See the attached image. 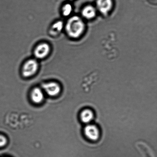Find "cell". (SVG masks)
<instances>
[{
    "label": "cell",
    "instance_id": "cell-4",
    "mask_svg": "<svg viewBox=\"0 0 157 157\" xmlns=\"http://www.w3.org/2000/svg\"><path fill=\"white\" fill-rule=\"evenodd\" d=\"M84 133L86 137L91 141L98 140L100 136L99 129L94 124H88L84 128Z\"/></svg>",
    "mask_w": 157,
    "mask_h": 157
},
{
    "label": "cell",
    "instance_id": "cell-11",
    "mask_svg": "<svg viewBox=\"0 0 157 157\" xmlns=\"http://www.w3.org/2000/svg\"><path fill=\"white\" fill-rule=\"evenodd\" d=\"M136 147L144 154L145 157H152L151 153L147 144L142 141H138L136 143Z\"/></svg>",
    "mask_w": 157,
    "mask_h": 157
},
{
    "label": "cell",
    "instance_id": "cell-12",
    "mask_svg": "<svg viewBox=\"0 0 157 157\" xmlns=\"http://www.w3.org/2000/svg\"><path fill=\"white\" fill-rule=\"evenodd\" d=\"M73 11V7L71 4L69 3L64 4L61 9V12L63 16H69L72 13Z\"/></svg>",
    "mask_w": 157,
    "mask_h": 157
},
{
    "label": "cell",
    "instance_id": "cell-2",
    "mask_svg": "<svg viewBox=\"0 0 157 157\" xmlns=\"http://www.w3.org/2000/svg\"><path fill=\"white\" fill-rule=\"evenodd\" d=\"M39 64L36 59H30L24 63L21 69V74L25 78L31 77L37 72Z\"/></svg>",
    "mask_w": 157,
    "mask_h": 157
},
{
    "label": "cell",
    "instance_id": "cell-6",
    "mask_svg": "<svg viewBox=\"0 0 157 157\" xmlns=\"http://www.w3.org/2000/svg\"><path fill=\"white\" fill-rule=\"evenodd\" d=\"M97 7L101 13L106 14L112 9V0H97Z\"/></svg>",
    "mask_w": 157,
    "mask_h": 157
},
{
    "label": "cell",
    "instance_id": "cell-7",
    "mask_svg": "<svg viewBox=\"0 0 157 157\" xmlns=\"http://www.w3.org/2000/svg\"><path fill=\"white\" fill-rule=\"evenodd\" d=\"M31 98L33 102L40 104L44 101V95L42 90L39 88L36 87L32 90Z\"/></svg>",
    "mask_w": 157,
    "mask_h": 157
},
{
    "label": "cell",
    "instance_id": "cell-10",
    "mask_svg": "<svg viewBox=\"0 0 157 157\" xmlns=\"http://www.w3.org/2000/svg\"><path fill=\"white\" fill-rule=\"evenodd\" d=\"M82 13L83 16L87 19H92L95 16L96 10L92 6H88L83 9Z\"/></svg>",
    "mask_w": 157,
    "mask_h": 157
},
{
    "label": "cell",
    "instance_id": "cell-5",
    "mask_svg": "<svg viewBox=\"0 0 157 157\" xmlns=\"http://www.w3.org/2000/svg\"><path fill=\"white\" fill-rule=\"evenodd\" d=\"M43 89L49 96L55 97L58 95L61 92L60 86L58 83L50 82L42 85Z\"/></svg>",
    "mask_w": 157,
    "mask_h": 157
},
{
    "label": "cell",
    "instance_id": "cell-13",
    "mask_svg": "<svg viewBox=\"0 0 157 157\" xmlns=\"http://www.w3.org/2000/svg\"><path fill=\"white\" fill-rule=\"evenodd\" d=\"M7 139L5 136L0 135V147H4L7 144Z\"/></svg>",
    "mask_w": 157,
    "mask_h": 157
},
{
    "label": "cell",
    "instance_id": "cell-1",
    "mask_svg": "<svg viewBox=\"0 0 157 157\" xmlns=\"http://www.w3.org/2000/svg\"><path fill=\"white\" fill-rule=\"evenodd\" d=\"M64 28L69 36L76 38L82 34L85 29V25L79 17L73 16L67 20Z\"/></svg>",
    "mask_w": 157,
    "mask_h": 157
},
{
    "label": "cell",
    "instance_id": "cell-9",
    "mask_svg": "<svg viewBox=\"0 0 157 157\" xmlns=\"http://www.w3.org/2000/svg\"><path fill=\"white\" fill-rule=\"evenodd\" d=\"M94 113L91 110L86 109L82 111L80 114V118L82 122L84 124H89L93 120Z\"/></svg>",
    "mask_w": 157,
    "mask_h": 157
},
{
    "label": "cell",
    "instance_id": "cell-3",
    "mask_svg": "<svg viewBox=\"0 0 157 157\" xmlns=\"http://www.w3.org/2000/svg\"><path fill=\"white\" fill-rule=\"evenodd\" d=\"M51 47L47 43L38 44L34 50L33 53L36 59H42L47 57L50 53Z\"/></svg>",
    "mask_w": 157,
    "mask_h": 157
},
{
    "label": "cell",
    "instance_id": "cell-8",
    "mask_svg": "<svg viewBox=\"0 0 157 157\" xmlns=\"http://www.w3.org/2000/svg\"><path fill=\"white\" fill-rule=\"evenodd\" d=\"M64 28V25L62 21H56L51 26L49 33L51 36H58L62 32Z\"/></svg>",
    "mask_w": 157,
    "mask_h": 157
}]
</instances>
